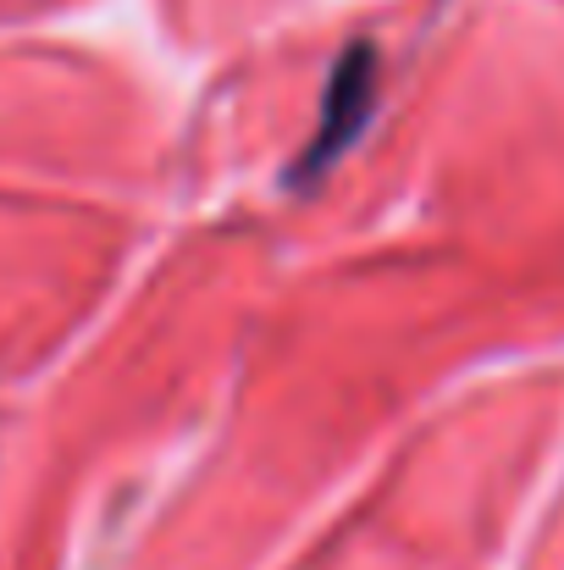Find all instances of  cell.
Segmentation results:
<instances>
[{
	"label": "cell",
	"mask_w": 564,
	"mask_h": 570,
	"mask_svg": "<svg viewBox=\"0 0 564 570\" xmlns=\"http://www.w3.org/2000/svg\"><path fill=\"white\" fill-rule=\"evenodd\" d=\"M372 50H349V61L338 67V83H333V106H327V128H321V139H316V156H310V167H321L338 145H349V134L360 128V117H366V106H372Z\"/></svg>",
	"instance_id": "6da1fadb"
}]
</instances>
